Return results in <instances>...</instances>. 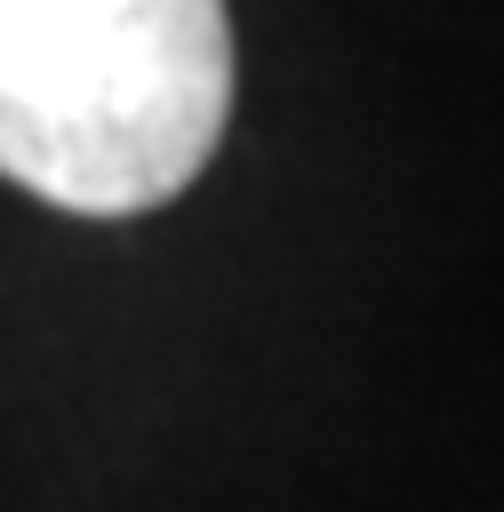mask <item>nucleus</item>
<instances>
[{
    "label": "nucleus",
    "instance_id": "f257e3e1",
    "mask_svg": "<svg viewBox=\"0 0 504 512\" xmlns=\"http://www.w3.org/2000/svg\"><path fill=\"white\" fill-rule=\"evenodd\" d=\"M232 112L224 0H0V176L72 216L176 200Z\"/></svg>",
    "mask_w": 504,
    "mask_h": 512
}]
</instances>
